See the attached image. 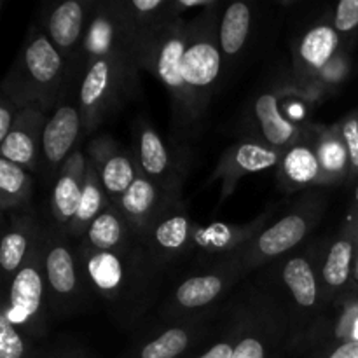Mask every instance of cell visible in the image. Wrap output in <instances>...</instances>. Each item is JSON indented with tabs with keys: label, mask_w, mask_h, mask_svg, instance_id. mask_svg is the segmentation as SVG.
I'll use <instances>...</instances> for the list:
<instances>
[{
	"label": "cell",
	"mask_w": 358,
	"mask_h": 358,
	"mask_svg": "<svg viewBox=\"0 0 358 358\" xmlns=\"http://www.w3.org/2000/svg\"><path fill=\"white\" fill-rule=\"evenodd\" d=\"M308 231L306 220L301 215H289L266 229L259 238V248L264 255H278L296 247Z\"/></svg>",
	"instance_id": "277c9868"
},
{
	"label": "cell",
	"mask_w": 358,
	"mask_h": 358,
	"mask_svg": "<svg viewBox=\"0 0 358 358\" xmlns=\"http://www.w3.org/2000/svg\"><path fill=\"white\" fill-rule=\"evenodd\" d=\"M27 182V175L13 161L0 157V191L6 196L17 194Z\"/></svg>",
	"instance_id": "f546056e"
},
{
	"label": "cell",
	"mask_w": 358,
	"mask_h": 358,
	"mask_svg": "<svg viewBox=\"0 0 358 358\" xmlns=\"http://www.w3.org/2000/svg\"><path fill=\"white\" fill-rule=\"evenodd\" d=\"M161 6H163L161 0H135V2H133V7L142 10V13H149V10L157 9V7Z\"/></svg>",
	"instance_id": "74e56055"
},
{
	"label": "cell",
	"mask_w": 358,
	"mask_h": 358,
	"mask_svg": "<svg viewBox=\"0 0 358 358\" xmlns=\"http://www.w3.org/2000/svg\"><path fill=\"white\" fill-rule=\"evenodd\" d=\"M83 7L79 2H63L55 9L49 20V34H51L52 42L59 48H70L79 38L80 30H83Z\"/></svg>",
	"instance_id": "ba28073f"
},
{
	"label": "cell",
	"mask_w": 358,
	"mask_h": 358,
	"mask_svg": "<svg viewBox=\"0 0 358 358\" xmlns=\"http://www.w3.org/2000/svg\"><path fill=\"white\" fill-rule=\"evenodd\" d=\"M49 285L55 292L72 294L76 289V266L70 252L63 247H55L45 259Z\"/></svg>",
	"instance_id": "4fadbf2b"
},
{
	"label": "cell",
	"mask_w": 358,
	"mask_h": 358,
	"mask_svg": "<svg viewBox=\"0 0 358 358\" xmlns=\"http://www.w3.org/2000/svg\"><path fill=\"white\" fill-rule=\"evenodd\" d=\"M87 273L101 292H114L122 282V264L110 252H100L87 262Z\"/></svg>",
	"instance_id": "9a60e30c"
},
{
	"label": "cell",
	"mask_w": 358,
	"mask_h": 358,
	"mask_svg": "<svg viewBox=\"0 0 358 358\" xmlns=\"http://www.w3.org/2000/svg\"><path fill=\"white\" fill-rule=\"evenodd\" d=\"M24 353L23 339L7 317V311L0 313V358H21Z\"/></svg>",
	"instance_id": "83f0119b"
},
{
	"label": "cell",
	"mask_w": 358,
	"mask_h": 358,
	"mask_svg": "<svg viewBox=\"0 0 358 358\" xmlns=\"http://www.w3.org/2000/svg\"><path fill=\"white\" fill-rule=\"evenodd\" d=\"M352 334H353V339L358 341V317L355 318V324H353V327H352Z\"/></svg>",
	"instance_id": "ab89813d"
},
{
	"label": "cell",
	"mask_w": 358,
	"mask_h": 358,
	"mask_svg": "<svg viewBox=\"0 0 358 358\" xmlns=\"http://www.w3.org/2000/svg\"><path fill=\"white\" fill-rule=\"evenodd\" d=\"M255 115H257L259 124H261L262 135L273 145H285L296 135V128H294L292 122L283 119V115L280 114L278 101L273 94H262L257 98Z\"/></svg>",
	"instance_id": "5b68a950"
},
{
	"label": "cell",
	"mask_w": 358,
	"mask_h": 358,
	"mask_svg": "<svg viewBox=\"0 0 358 358\" xmlns=\"http://www.w3.org/2000/svg\"><path fill=\"white\" fill-rule=\"evenodd\" d=\"M83 199V191L73 177H62L52 192L55 208L62 219H72L77 215Z\"/></svg>",
	"instance_id": "44dd1931"
},
{
	"label": "cell",
	"mask_w": 358,
	"mask_h": 358,
	"mask_svg": "<svg viewBox=\"0 0 358 358\" xmlns=\"http://www.w3.org/2000/svg\"><path fill=\"white\" fill-rule=\"evenodd\" d=\"M140 156H142V166L147 173L159 175L166 170L168 152L161 142L159 135L154 129H145L142 133Z\"/></svg>",
	"instance_id": "d6986e66"
},
{
	"label": "cell",
	"mask_w": 358,
	"mask_h": 358,
	"mask_svg": "<svg viewBox=\"0 0 358 358\" xmlns=\"http://www.w3.org/2000/svg\"><path fill=\"white\" fill-rule=\"evenodd\" d=\"M185 55V44L182 38H166L157 52L156 72L170 90H184L185 80L182 77V58Z\"/></svg>",
	"instance_id": "8fae6325"
},
{
	"label": "cell",
	"mask_w": 358,
	"mask_h": 358,
	"mask_svg": "<svg viewBox=\"0 0 358 358\" xmlns=\"http://www.w3.org/2000/svg\"><path fill=\"white\" fill-rule=\"evenodd\" d=\"M79 112L73 107H62L52 114L42 135V147L48 161L59 163L77 140L79 133Z\"/></svg>",
	"instance_id": "6da1fadb"
},
{
	"label": "cell",
	"mask_w": 358,
	"mask_h": 358,
	"mask_svg": "<svg viewBox=\"0 0 358 358\" xmlns=\"http://www.w3.org/2000/svg\"><path fill=\"white\" fill-rule=\"evenodd\" d=\"M27 252V238L21 233H9L3 236L0 247V266L7 273L16 271Z\"/></svg>",
	"instance_id": "4316f807"
},
{
	"label": "cell",
	"mask_w": 358,
	"mask_h": 358,
	"mask_svg": "<svg viewBox=\"0 0 358 358\" xmlns=\"http://www.w3.org/2000/svg\"><path fill=\"white\" fill-rule=\"evenodd\" d=\"M320 164L329 171H341L345 170L346 164L350 163L348 150L343 140L329 138L320 145V154H318Z\"/></svg>",
	"instance_id": "f1b7e54d"
},
{
	"label": "cell",
	"mask_w": 358,
	"mask_h": 358,
	"mask_svg": "<svg viewBox=\"0 0 358 358\" xmlns=\"http://www.w3.org/2000/svg\"><path fill=\"white\" fill-rule=\"evenodd\" d=\"M353 280L358 283V254L355 257V264H353Z\"/></svg>",
	"instance_id": "60d3db41"
},
{
	"label": "cell",
	"mask_w": 358,
	"mask_h": 358,
	"mask_svg": "<svg viewBox=\"0 0 358 358\" xmlns=\"http://www.w3.org/2000/svg\"><path fill=\"white\" fill-rule=\"evenodd\" d=\"M187 229L189 224L185 217H171V219L159 224V227L156 229V241L163 248H168V250L180 248L187 240Z\"/></svg>",
	"instance_id": "484cf974"
},
{
	"label": "cell",
	"mask_w": 358,
	"mask_h": 358,
	"mask_svg": "<svg viewBox=\"0 0 358 358\" xmlns=\"http://www.w3.org/2000/svg\"><path fill=\"white\" fill-rule=\"evenodd\" d=\"M250 17L247 3L234 2L227 7L220 24V48L226 55H236L241 51L250 31Z\"/></svg>",
	"instance_id": "8992f818"
},
{
	"label": "cell",
	"mask_w": 358,
	"mask_h": 358,
	"mask_svg": "<svg viewBox=\"0 0 358 358\" xmlns=\"http://www.w3.org/2000/svg\"><path fill=\"white\" fill-rule=\"evenodd\" d=\"M329 358H358V341L352 339V341L345 343L339 348H336Z\"/></svg>",
	"instance_id": "e575fe53"
},
{
	"label": "cell",
	"mask_w": 358,
	"mask_h": 358,
	"mask_svg": "<svg viewBox=\"0 0 358 358\" xmlns=\"http://www.w3.org/2000/svg\"><path fill=\"white\" fill-rule=\"evenodd\" d=\"M234 348L227 343H219V345L212 346L205 355H201L199 358H231L233 357Z\"/></svg>",
	"instance_id": "d590c367"
},
{
	"label": "cell",
	"mask_w": 358,
	"mask_h": 358,
	"mask_svg": "<svg viewBox=\"0 0 358 358\" xmlns=\"http://www.w3.org/2000/svg\"><path fill=\"white\" fill-rule=\"evenodd\" d=\"M220 70V55L210 42H196L185 49L182 58V77L185 86L205 87L217 79Z\"/></svg>",
	"instance_id": "3957f363"
},
{
	"label": "cell",
	"mask_w": 358,
	"mask_h": 358,
	"mask_svg": "<svg viewBox=\"0 0 358 358\" xmlns=\"http://www.w3.org/2000/svg\"><path fill=\"white\" fill-rule=\"evenodd\" d=\"M222 290L219 276H196L182 283L177 290V301L184 308H201L212 303Z\"/></svg>",
	"instance_id": "5bb4252c"
},
{
	"label": "cell",
	"mask_w": 358,
	"mask_h": 358,
	"mask_svg": "<svg viewBox=\"0 0 358 358\" xmlns=\"http://www.w3.org/2000/svg\"><path fill=\"white\" fill-rule=\"evenodd\" d=\"M358 27V0H341L338 3L334 17V28L338 31H352Z\"/></svg>",
	"instance_id": "4dcf8cb0"
},
{
	"label": "cell",
	"mask_w": 358,
	"mask_h": 358,
	"mask_svg": "<svg viewBox=\"0 0 358 358\" xmlns=\"http://www.w3.org/2000/svg\"><path fill=\"white\" fill-rule=\"evenodd\" d=\"M338 34L331 27H315L301 42V56L313 69H324L338 48Z\"/></svg>",
	"instance_id": "30bf717a"
},
{
	"label": "cell",
	"mask_w": 358,
	"mask_h": 358,
	"mask_svg": "<svg viewBox=\"0 0 358 358\" xmlns=\"http://www.w3.org/2000/svg\"><path fill=\"white\" fill-rule=\"evenodd\" d=\"M108 84H110V65L107 59H96L84 77L80 87V101L84 107L96 105L108 90Z\"/></svg>",
	"instance_id": "ac0fdd59"
},
{
	"label": "cell",
	"mask_w": 358,
	"mask_h": 358,
	"mask_svg": "<svg viewBox=\"0 0 358 358\" xmlns=\"http://www.w3.org/2000/svg\"><path fill=\"white\" fill-rule=\"evenodd\" d=\"M208 0H184L182 6L185 7H198V6H208Z\"/></svg>",
	"instance_id": "f35d334b"
},
{
	"label": "cell",
	"mask_w": 358,
	"mask_h": 358,
	"mask_svg": "<svg viewBox=\"0 0 358 358\" xmlns=\"http://www.w3.org/2000/svg\"><path fill=\"white\" fill-rule=\"evenodd\" d=\"M34 140L30 135L23 131L13 129L6 140L0 143V154L6 159L16 164H28L34 159Z\"/></svg>",
	"instance_id": "d4e9b609"
},
{
	"label": "cell",
	"mask_w": 358,
	"mask_h": 358,
	"mask_svg": "<svg viewBox=\"0 0 358 358\" xmlns=\"http://www.w3.org/2000/svg\"><path fill=\"white\" fill-rule=\"evenodd\" d=\"M24 63L30 76L42 84L51 83L62 69V58L58 51L45 37H38L28 45L24 52Z\"/></svg>",
	"instance_id": "9c48e42d"
},
{
	"label": "cell",
	"mask_w": 358,
	"mask_h": 358,
	"mask_svg": "<svg viewBox=\"0 0 358 358\" xmlns=\"http://www.w3.org/2000/svg\"><path fill=\"white\" fill-rule=\"evenodd\" d=\"M90 241L98 250H110L121 241V224L112 213H101L91 222Z\"/></svg>",
	"instance_id": "7402d4cb"
},
{
	"label": "cell",
	"mask_w": 358,
	"mask_h": 358,
	"mask_svg": "<svg viewBox=\"0 0 358 358\" xmlns=\"http://www.w3.org/2000/svg\"><path fill=\"white\" fill-rule=\"evenodd\" d=\"M355 245L352 240H339L332 245L324 264V280L329 287L338 289L343 287L353 275V261Z\"/></svg>",
	"instance_id": "7c38bea8"
},
{
	"label": "cell",
	"mask_w": 358,
	"mask_h": 358,
	"mask_svg": "<svg viewBox=\"0 0 358 358\" xmlns=\"http://www.w3.org/2000/svg\"><path fill=\"white\" fill-rule=\"evenodd\" d=\"M42 278L35 268H24L14 278L10 287V306L6 308L7 317L14 325L30 320L41 308Z\"/></svg>",
	"instance_id": "7a4b0ae2"
},
{
	"label": "cell",
	"mask_w": 358,
	"mask_h": 358,
	"mask_svg": "<svg viewBox=\"0 0 358 358\" xmlns=\"http://www.w3.org/2000/svg\"><path fill=\"white\" fill-rule=\"evenodd\" d=\"M101 205V194L93 184H87L83 191V199H80L79 212H77L76 219L83 222H90L94 215L98 213ZM94 220V219H93Z\"/></svg>",
	"instance_id": "1f68e13d"
},
{
	"label": "cell",
	"mask_w": 358,
	"mask_h": 358,
	"mask_svg": "<svg viewBox=\"0 0 358 358\" xmlns=\"http://www.w3.org/2000/svg\"><path fill=\"white\" fill-rule=\"evenodd\" d=\"M189 336L182 329H170L142 350V358H175L187 348Z\"/></svg>",
	"instance_id": "ffe728a7"
},
{
	"label": "cell",
	"mask_w": 358,
	"mask_h": 358,
	"mask_svg": "<svg viewBox=\"0 0 358 358\" xmlns=\"http://www.w3.org/2000/svg\"><path fill=\"white\" fill-rule=\"evenodd\" d=\"M355 199H357V203H358V185H357V189H355Z\"/></svg>",
	"instance_id": "b9f144b4"
},
{
	"label": "cell",
	"mask_w": 358,
	"mask_h": 358,
	"mask_svg": "<svg viewBox=\"0 0 358 358\" xmlns=\"http://www.w3.org/2000/svg\"><path fill=\"white\" fill-rule=\"evenodd\" d=\"M231 358H264V346L259 339L247 338L238 343Z\"/></svg>",
	"instance_id": "836d02e7"
},
{
	"label": "cell",
	"mask_w": 358,
	"mask_h": 358,
	"mask_svg": "<svg viewBox=\"0 0 358 358\" xmlns=\"http://www.w3.org/2000/svg\"><path fill=\"white\" fill-rule=\"evenodd\" d=\"M236 164L245 171H262L275 166L278 163V156L266 147L255 143H245L236 152Z\"/></svg>",
	"instance_id": "cb8c5ba5"
},
{
	"label": "cell",
	"mask_w": 358,
	"mask_h": 358,
	"mask_svg": "<svg viewBox=\"0 0 358 358\" xmlns=\"http://www.w3.org/2000/svg\"><path fill=\"white\" fill-rule=\"evenodd\" d=\"M101 182H103V187L107 189L108 194H124L129 189V185L135 182L133 166L131 163H129L128 157H110V159L105 163L103 170H101Z\"/></svg>",
	"instance_id": "e0dca14e"
},
{
	"label": "cell",
	"mask_w": 358,
	"mask_h": 358,
	"mask_svg": "<svg viewBox=\"0 0 358 358\" xmlns=\"http://www.w3.org/2000/svg\"><path fill=\"white\" fill-rule=\"evenodd\" d=\"M156 198V189L145 178H135L128 191L122 194V208L129 215H143Z\"/></svg>",
	"instance_id": "603a6c76"
},
{
	"label": "cell",
	"mask_w": 358,
	"mask_h": 358,
	"mask_svg": "<svg viewBox=\"0 0 358 358\" xmlns=\"http://www.w3.org/2000/svg\"><path fill=\"white\" fill-rule=\"evenodd\" d=\"M283 170L296 184H308L320 173V159L308 147H294L283 159Z\"/></svg>",
	"instance_id": "2e32d148"
},
{
	"label": "cell",
	"mask_w": 358,
	"mask_h": 358,
	"mask_svg": "<svg viewBox=\"0 0 358 358\" xmlns=\"http://www.w3.org/2000/svg\"><path fill=\"white\" fill-rule=\"evenodd\" d=\"M10 112L6 107L0 108V143L9 136L10 133Z\"/></svg>",
	"instance_id": "8d00e7d4"
},
{
	"label": "cell",
	"mask_w": 358,
	"mask_h": 358,
	"mask_svg": "<svg viewBox=\"0 0 358 358\" xmlns=\"http://www.w3.org/2000/svg\"><path fill=\"white\" fill-rule=\"evenodd\" d=\"M343 142L348 150L350 164L355 171H358V117L346 119L343 126Z\"/></svg>",
	"instance_id": "d6a6232c"
},
{
	"label": "cell",
	"mask_w": 358,
	"mask_h": 358,
	"mask_svg": "<svg viewBox=\"0 0 358 358\" xmlns=\"http://www.w3.org/2000/svg\"><path fill=\"white\" fill-rule=\"evenodd\" d=\"M283 282L289 287L296 303L303 308H311L317 303V280L311 264L303 257H294L283 268Z\"/></svg>",
	"instance_id": "52a82bcc"
}]
</instances>
